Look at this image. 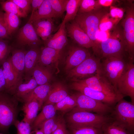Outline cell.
Listing matches in <instances>:
<instances>
[{"instance_id": "cell-22", "label": "cell", "mask_w": 134, "mask_h": 134, "mask_svg": "<svg viewBox=\"0 0 134 134\" xmlns=\"http://www.w3.org/2000/svg\"><path fill=\"white\" fill-rule=\"evenodd\" d=\"M42 107L39 102L35 99L24 103L21 108L24 114L22 121L28 123L31 126Z\"/></svg>"}, {"instance_id": "cell-33", "label": "cell", "mask_w": 134, "mask_h": 134, "mask_svg": "<svg viewBox=\"0 0 134 134\" xmlns=\"http://www.w3.org/2000/svg\"><path fill=\"white\" fill-rule=\"evenodd\" d=\"M0 4L5 12L13 13L20 17L25 18L27 16L21 9L10 0H0Z\"/></svg>"}, {"instance_id": "cell-6", "label": "cell", "mask_w": 134, "mask_h": 134, "mask_svg": "<svg viewBox=\"0 0 134 134\" xmlns=\"http://www.w3.org/2000/svg\"><path fill=\"white\" fill-rule=\"evenodd\" d=\"M18 101L13 96L0 92V131L7 133L9 127L17 120Z\"/></svg>"}, {"instance_id": "cell-15", "label": "cell", "mask_w": 134, "mask_h": 134, "mask_svg": "<svg viewBox=\"0 0 134 134\" xmlns=\"http://www.w3.org/2000/svg\"><path fill=\"white\" fill-rule=\"evenodd\" d=\"M71 88L94 99L101 101L112 107L119 100L75 81L71 84Z\"/></svg>"}, {"instance_id": "cell-36", "label": "cell", "mask_w": 134, "mask_h": 134, "mask_svg": "<svg viewBox=\"0 0 134 134\" xmlns=\"http://www.w3.org/2000/svg\"><path fill=\"white\" fill-rule=\"evenodd\" d=\"M58 119L55 116L44 122L38 129H41L44 134H52L58 127Z\"/></svg>"}, {"instance_id": "cell-14", "label": "cell", "mask_w": 134, "mask_h": 134, "mask_svg": "<svg viewBox=\"0 0 134 134\" xmlns=\"http://www.w3.org/2000/svg\"><path fill=\"white\" fill-rule=\"evenodd\" d=\"M91 55L87 49L71 45L68 49L65 69L67 72L76 67Z\"/></svg>"}, {"instance_id": "cell-24", "label": "cell", "mask_w": 134, "mask_h": 134, "mask_svg": "<svg viewBox=\"0 0 134 134\" xmlns=\"http://www.w3.org/2000/svg\"><path fill=\"white\" fill-rule=\"evenodd\" d=\"M51 86L49 83L38 85L22 102L25 103L35 99L42 106L47 98Z\"/></svg>"}, {"instance_id": "cell-8", "label": "cell", "mask_w": 134, "mask_h": 134, "mask_svg": "<svg viewBox=\"0 0 134 134\" xmlns=\"http://www.w3.org/2000/svg\"><path fill=\"white\" fill-rule=\"evenodd\" d=\"M101 60L91 55L76 67L67 72L68 76L73 80L86 79L99 73Z\"/></svg>"}, {"instance_id": "cell-35", "label": "cell", "mask_w": 134, "mask_h": 134, "mask_svg": "<svg viewBox=\"0 0 134 134\" xmlns=\"http://www.w3.org/2000/svg\"><path fill=\"white\" fill-rule=\"evenodd\" d=\"M51 5L54 18L61 17L66 11L67 0H48Z\"/></svg>"}, {"instance_id": "cell-2", "label": "cell", "mask_w": 134, "mask_h": 134, "mask_svg": "<svg viewBox=\"0 0 134 134\" xmlns=\"http://www.w3.org/2000/svg\"><path fill=\"white\" fill-rule=\"evenodd\" d=\"M110 115H103L73 108L68 113L67 120L69 127L79 128L92 127L101 128L112 120Z\"/></svg>"}, {"instance_id": "cell-18", "label": "cell", "mask_w": 134, "mask_h": 134, "mask_svg": "<svg viewBox=\"0 0 134 134\" xmlns=\"http://www.w3.org/2000/svg\"><path fill=\"white\" fill-rule=\"evenodd\" d=\"M43 42L45 46L61 52L68 42L65 24L61 25L58 30L55 34Z\"/></svg>"}, {"instance_id": "cell-34", "label": "cell", "mask_w": 134, "mask_h": 134, "mask_svg": "<svg viewBox=\"0 0 134 134\" xmlns=\"http://www.w3.org/2000/svg\"><path fill=\"white\" fill-rule=\"evenodd\" d=\"M102 7L99 3L98 0H81L77 13L91 12Z\"/></svg>"}, {"instance_id": "cell-13", "label": "cell", "mask_w": 134, "mask_h": 134, "mask_svg": "<svg viewBox=\"0 0 134 134\" xmlns=\"http://www.w3.org/2000/svg\"><path fill=\"white\" fill-rule=\"evenodd\" d=\"M65 26L67 35L79 46L86 49L94 46L93 42L74 20Z\"/></svg>"}, {"instance_id": "cell-43", "label": "cell", "mask_w": 134, "mask_h": 134, "mask_svg": "<svg viewBox=\"0 0 134 134\" xmlns=\"http://www.w3.org/2000/svg\"><path fill=\"white\" fill-rule=\"evenodd\" d=\"M58 125L57 128L52 134H70L67 128L65 122L63 119H58Z\"/></svg>"}, {"instance_id": "cell-11", "label": "cell", "mask_w": 134, "mask_h": 134, "mask_svg": "<svg viewBox=\"0 0 134 134\" xmlns=\"http://www.w3.org/2000/svg\"><path fill=\"white\" fill-rule=\"evenodd\" d=\"M134 61L129 60L127 68L118 83L117 90L123 98L128 96L134 103Z\"/></svg>"}, {"instance_id": "cell-1", "label": "cell", "mask_w": 134, "mask_h": 134, "mask_svg": "<svg viewBox=\"0 0 134 134\" xmlns=\"http://www.w3.org/2000/svg\"><path fill=\"white\" fill-rule=\"evenodd\" d=\"M108 37L98 41L92 48L96 57L101 59L116 56H125V42L122 28L117 24L112 29Z\"/></svg>"}, {"instance_id": "cell-29", "label": "cell", "mask_w": 134, "mask_h": 134, "mask_svg": "<svg viewBox=\"0 0 134 134\" xmlns=\"http://www.w3.org/2000/svg\"><path fill=\"white\" fill-rule=\"evenodd\" d=\"M81 0H67L66 6V14L61 25L74 20L76 16Z\"/></svg>"}, {"instance_id": "cell-45", "label": "cell", "mask_w": 134, "mask_h": 134, "mask_svg": "<svg viewBox=\"0 0 134 134\" xmlns=\"http://www.w3.org/2000/svg\"><path fill=\"white\" fill-rule=\"evenodd\" d=\"M44 0H32L31 15L40 7Z\"/></svg>"}, {"instance_id": "cell-21", "label": "cell", "mask_w": 134, "mask_h": 134, "mask_svg": "<svg viewBox=\"0 0 134 134\" xmlns=\"http://www.w3.org/2000/svg\"><path fill=\"white\" fill-rule=\"evenodd\" d=\"M26 51L22 49L12 50L10 57L13 68L19 78L22 80L25 69V58Z\"/></svg>"}, {"instance_id": "cell-46", "label": "cell", "mask_w": 134, "mask_h": 134, "mask_svg": "<svg viewBox=\"0 0 134 134\" xmlns=\"http://www.w3.org/2000/svg\"><path fill=\"white\" fill-rule=\"evenodd\" d=\"M6 87V82L3 73L2 67H0V92H4Z\"/></svg>"}, {"instance_id": "cell-48", "label": "cell", "mask_w": 134, "mask_h": 134, "mask_svg": "<svg viewBox=\"0 0 134 134\" xmlns=\"http://www.w3.org/2000/svg\"><path fill=\"white\" fill-rule=\"evenodd\" d=\"M31 134H44V133L42 130L39 129L32 131Z\"/></svg>"}, {"instance_id": "cell-40", "label": "cell", "mask_w": 134, "mask_h": 134, "mask_svg": "<svg viewBox=\"0 0 134 134\" xmlns=\"http://www.w3.org/2000/svg\"><path fill=\"white\" fill-rule=\"evenodd\" d=\"M124 14V8L113 5L109 7V15L110 17L114 20L118 24L123 18Z\"/></svg>"}, {"instance_id": "cell-25", "label": "cell", "mask_w": 134, "mask_h": 134, "mask_svg": "<svg viewBox=\"0 0 134 134\" xmlns=\"http://www.w3.org/2000/svg\"><path fill=\"white\" fill-rule=\"evenodd\" d=\"M56 111L54 104L43 105L41 111L37 115L31 126L32 131L38 129L39 126L44 122L55 116Z\"/></svg>"}, {"instance_id": "cell-39", "label": "cell", "mask_w": 134, "mask_h": 134, "mask_svg": "<svg viewBox=\"0 0 134 134\" xmlns=\"http://www.w3.org/2000/svg\"><path fill=\"white\" fill-rule=\"evenodd\" d=\"M109 13L103 18L100 23L99 28L101 31H104L109 30L112 29L118 24L114 20L110 17Z\"/></svg>"}, {"instance_id": "cell-5", "label": "cell", "mask_w": 134, "mask_h": 134, "mask_svg": "<svg viewBox=\"0 0 134 134\" xmlns=\"http://www.w3.org/2000/svg\"><path fill=\"white\" fill-rule=\"evenodd\" d=\"M124 10L121 24L125 42V51L128 59H134V3L133 0L123 1Z\"/></svg>"}, {"instance_id": "cell-44", "label": "cell", "mask_w": 134, "mask_h": 134, "mask_svg": "<svg viewBox=\"0 0 134 134\" xmlns=\"http://www.w3.org/2000/svg\"><path fill=\"white\" fill-rule=\"evenodd\" d=\"M7 30L3 20L2 11H0V40L6 39L9 38Z\"/></svg>"}, {"instance_id": "cell-16", "label": "cell", "mask_w": 134, "mask_h": 134, "mask_svg": "<svg viewBox=\"0 0 134 134\" xmlns=\"http://www.w3.org/2000/svg\"><path fill=\"white\" fill-rule=\"evenodd\" d=\"M1 66L6 82L4 92L13 96L18 85L22 80L19 78L14 70L10 57H8L2 63Z\"/></svg>"}, {"instance_id": "cell-9", "label": "cell", "mask_w": 134, "mask_h": 134, "mask_svg": "<svg viewBox=\"0 0 134 134\" xmlns=\"http://www.w3.org/2000/svg\"><path fill=\"white\" fill-rule=\"evenodd\" d=\"M76 102L74 108L103 115H109L113 108L101 101L90 98L79 92L73 94Z\"/></svg>"}, {"instance_id": "cell-41", "label": "cell", "mask_w": 134, "mask_h": 134, "mask_svg": "<svg viewBox=\"0 0 134 134\" xmlns=\"http://www.w3.org/2000/svg\"><path fill=\"white\" fill-rule=\"evenodd\" d=\"M14 125L16 129L17 134H31V126L29 123L20 121L17 119Z\"/></svg>"}, {"instance_id": "cell-31", "label": "cell", "mask_w": 134, "mask_h": 134, "mask_svg": "<svg viewBox=\"0 0 134 134\" xmlns=\"http://www.w3.org/2000/svg\"><path fill=\"white\" fill-rule=\"evenodd\" d=\"M101 129L103 134H131L113 119L104 125Z\"/></svg>"}, {"instance_id": "cell-23", "label": "cell", "mask_w": 134, "mask_h": 134, "mask_svg": "<svg viewBox=\"0 0 134 134\" xmlns=\"http://www.w3.org/2000/svg\"><path fill=\"white\" fill-rule=\"evenodd\" d=\"M40 52L38 47L30 48L26 51L25 58V79H28L31 76L32 70L38 62Z\"/></svg>"}, {"instance_id": "cell-12", "label": "cell", "mask_w": 134, "mask_h": 134, "mask_svg": "<svg viewBox=\"0 0 134 134\" xmlns=\"http://www.w3.org/2000/svg\"><path fill=\"white\" fill-rule=\"evenodd\" d=\"M16 42L19 47L27 46L30 48L38 47L43 42L36 33L32 23L28 21L19 30Z\"/></svg>"}, {"instance_id": "cell-28", "label": "cell", "mask_w": 134, "mask_h": 134, "mask_svg": "<svg viewBox=\"0 0 134 134\" xmlns=\"http://www.w3.org/2000/svg\"><path fill=\"white\" fill-rule=\"evenodd\" d=\"M54 18L53 13L48 0H44L39 8L31 16L28 22H32L41 19Z\"/></svg>"}, {"instance_id": "cell-38", "label": "cell", "mask_w": 134, "mask_h": 134, "mask_svg": "<svg viewBox=\"0 0 134 134\" xmlns=\"http://www.w3.org/2000/svg\"><path fill=\"white\" fill-rule=\"evenodd\" d=\"M9 42L6 39L0 40V65L8 58L12 50Z\"/></svg>"}, {"instance_id": "cell-19", "label": "cell", "mask_w": 134, "mask_h": 134, "mask_svg": "<svg viewBox=\"0 0 134 134\" xmlns=\"http://www.w3.org/2000/svg\"><path fill=\"white\" fill-rule=\"evenodd\" d=\"M53 18H42L31 22L36 33L43 41L51 36L54 30Z\"/></svg>"}, {"instance_id": "cell-47", "label": "cell", "mask_w": 134, "mask_h": 134, "mask_svg": "<svg viewBox=\"0 0 134 134\" xmlns=\"http://www.w3.org/2000/svg\"><path fill=\"white\" fill-rule=\"evenodd\" d=\"M116 1L113 0H98L100 5L104 7H109L113 5Z\"/></svg>"}, {"instance_id": "cell-10", "label": "cell", "mask_w": 134, "mask_h": 134, "mask_svg": "<svg viewBox=\"0 0 134 134\" xmlns=\"http://www.w3.org/2000/svg\"><path fill=\"white\" fill-rule=\"evenodd\" d=\"M73 81L119 100L123 98L114 87L99 73L85 79Z\"/></svg>"}, {"instance_id": "cell-49", "label": "cell", "mask_w": 134, "mask_h": 134, "mask_svg": "<svg viewBox=\"0 0 134 134\" xmlns=\"http://www.w3.org/2000/svg\"><path fill=\"white\" fill-rule=\"evenodd\" d=\"M0 134H5L4 133H0Z\"/></svg>"}, {"instance_id": "cell-4", "label": "cell", "mask_w": 134, "mask_h": 134, "mask_svg": "<svg viewBox=\"0 0 134 134\" xmlns=\"http://www.w3.org/2000/svg\"><path fill=\"white\" fill-rule=\"evenodd\" d=\"M109 12V7H103L91 12L77 13L74 20L88 35L93 42L94 46L98 41L97 34L99 29L100 23Z\"/></svg>"}, {"instance_id": "cell-27", "label": "cell", "mask_w": 134, "mask_h": 134, "mask_svg": "<svg viewBox=\"0 0 134 134\" xmlns=\"http://www.w3.org/2000/svg\"><path fill=\"white\" fill-rule=\"evenodd\" d=\"M38 85L34 78L30 77L26 83L22 81L18 85L13 96L19 101L22 100Z\"/></svg>"}, {"instance_id": "cell-37", "label": "cell", "mask_w": 134, "mask_h": 134, "mask_svg": "<svg viewBox=\"0 0 134 134\" xmlns=\"http://www.w3.org/2000/svg\"><path fill=\"white\" fill-rule=\"evenodd\" d=\"M69 128L70 134H103L101 128L92 127Z\"/></svg>"}, {"instance_id": "cell-32", "label": "cell", "mask_w": 134, "mask_h": 134, "mask_svg": "<svg viewBox=\"0 0 134 134\" xmlns=\"http://www.w3.org/2000/svg\"><path fill=\"white\" fill-rule=\"evenodd\" d=\"M76 102L73 95H68L61 101L54 104L56 110L66 113L71 110L76 106Z\"/></svg>"}, {"instance_id": "cell-42", "label": "cell", "mask_w": 134, "mask_h": 134, "mask_svg": "<svg viewBox=\"0 0 134 134\" xmlns=\"http://www.w3.org/2000/svg\"><path fill=\"white\" fill-rule=\"evenodd\" d=\"M27 15L32 11V0H10Z\"/></svg>"}, {"instance_id": "cell-26", "label": "cell", "mask_w": 134, "mask_h": 134, "mask_svg": "<svg viewBox=\"0 0 134 134\" xmlns=\"http://www.w3.org/2000/svg\"><path fill=\"white\" fill-rule=\"evenodd\" d=\"M31 76L39 85L49 83L52 74L50 69L37 63L32 71Z\"/></svg>"}, {"instance_id": "cell-3", "label": "cell", "mask_w": 134, "mask_h": 134, "mask_svg": "<svg viewBox=\"0 0 134 134\" xmlns=\"http://www.w3.org/2000/svg\"><path fill=\"white\" fill-rule=\"evenodd\" d=\"M102 59L99 73L105 77L118 92V82L127 68L129 60L126 59L125 56L110 57Z\"/></svg>"}, {"instance_id": "cell-20", "label": "cell", "mask_w": 134, "mask_h": 134, "mask_svg": "<svg viewBox=\"0 0 134 134\" xmlns=\"http://www.w3.org/2000/svg\"><path fill=\"white\" fill-rule=\"evenodd\" d=\"M68 95L67 89L64 85L60 83H56L51 85L47 98L43 105L49 104H55Z\"/></svg>"}, {"instance_id": "cell-17", "label": "cell", "mask_w": 134, "mask_h": 134, "mask_svg": "<svg viewBox=\"0 0 134 134\" xmlns=\"http://www.w3.org/2000/svg\"><path fill=\"white\" fill-rule=\"evenodd\" d=\"M61 55V52L53 48L42 47L37 63L49 69L54 67L59 71L58 65Z\"/></svg>"}, {"instance_id": "cell-7", "label": "cell", "mask_w": 134, "mask_h": 134, "mask_svg": "<svg viewBox=\"0 0 134 134\" xmlns=\"http://www.w3.org/2000/svg\"><path fill=\"white\" fill-rule=\"evenodd\" d=\"M111 116L113 120L131 134L134 133V103L123 98L119 100Z\"/></svg>"}, {"instance_id": "cell-30", "label": "cell", "mask_w": 134, "mask_h": 134, "mask_svg": "<svg viewBox=\"0 0 134 134\" xmlns=\"http://www.w3.org/2000/svg\"><path fill=\"white\" fill-rule=\"evenodd\" d=\"M2 15L8 35L11 36L18 27L20 24L19 17L13 13L2 12Z\"/></svg>"}]
</instances>
